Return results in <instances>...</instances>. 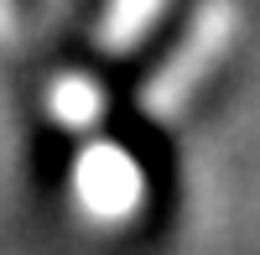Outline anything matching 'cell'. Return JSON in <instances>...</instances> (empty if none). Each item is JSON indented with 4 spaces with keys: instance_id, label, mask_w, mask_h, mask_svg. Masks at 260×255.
<instances>
[{
    "instance_id": "obj_1",
    "label": "cell",
    "mask_w": 260,
    "mask_h": 255,
    "mask_svg": "<svg viewBox=\"0 0 260 255\" xmlns=\"http://www.w3.org/2000/svg\"><path fill=\"white\" fill-rule=\"evenodd\" d=\"M240 26H245L240 0H203V6L192 11V21L182 26V37L172 42V52L146 73L141 110L151 120H177L187 104L198 99V89L219 73V62L229 57Z\"/></svg>"
},
{
    "instance_id": "obj_2",
    "label": "cell",
    "mask_w": 260,
    "mask_h": 255,
    "mask_svg": "<svg viewBox=\"0 0 260 255\" xmlns=\"http://www.w3.org/2000/svg\"><path fill=\"white\" fill-rule=\"evenodd\" d=\"M73 208L94 229H125L146 208V167L120 141H89L73 162Z\"/></svg>"
},
{
    "instance_id": "obj_3",
    "label": "cell",
    "mask_w": 260,
    "mask_h": 255,
    "mask_svg": "<svg viewBox=\"0 0 260 255\" xmlns=\"http://www.w3.org/2000/svg\"><path fill=\"white\" fill-rule=\"evenodd\" d=\"M161 16H167V0H104L99 26H94V47L110 57H125L151 37V26Z\"/></svg>"
},
{
    "instance_id": "obj_4",
    "label": "cell",
    "mask_w": 260,
    "mask_h": 255,
    "mask_svg": "<svg viewBox=\"0 0 260 255\" xmlns=\"http://www.w3.org/2000/svg\"><path fill=\"white\" fill-rule=\"evenodd\" d=\"M47 115L73 136H89L104 120V83L94 73H57L47 83Z\"/></svg>"
},
{
    "instance_id": "obj_5",
    "label": "cell",
    "mask_w": 260,
    "mask_h": 255,
    "mask_svg": "<svg viewBox=\"0 0 260 255\" xmlns=\"http://www.w3.org/2000/svg\"><path fill=\"white\" fill-rule=\"evenodd\" d=\"M16 37H21V6L16 0H0V52L16 47Z\"/></svg>"
}]
</instances>
